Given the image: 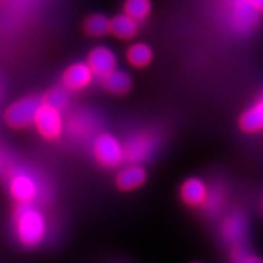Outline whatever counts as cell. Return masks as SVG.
Instances as JSON below:
<instances>
[{
    "mask_svg": "<svg viewBox=\"0 0 263 263\" xmlns=\"http://www.w3.org/2000/svg\"><path fill=\"white\" fill-rule=\"evenodd\" d=\"M240 127L246 133L263 130V98L240 117Z\"/></svg>",
    "mask_w": 263,
    "mask_h": 263,
    "instance_id": "cell-13",
    "label": "cell"
},
{
    "mask_svg": "<svg viewBox=\"0 0 263 263\" xmlns=\"http://www.w3.org/2000/svg\"><path fill=\"white\" fill-rule=\"evenodd\" d=\"M35 127L40 135L46 139H57L63 131V119L59 110L43 103L37 111Z\"/></svg>",
    "mask_w": 263,
    "mask_h": 263,
    "instance_id": "cell-5",
    "label": "cell"
},
{
    "mask_svg": "<svg viewBox=\"0 0 263 263\" xmlns=\"http://www.w3.org/2000/svg\"><path fill=\"white\" fill-rule=\"evenodd\" d=\"M150 0H126L124 13L133 17L134 20H143L150 13Z\"/></svg>",
    "mask_w": 263,
    "mask_h": 263,
    "instance_id": "cell-18",
    "label": "cell"
},
{
    "mask_svg": "<svg viewBox=\"0 0 263 263\" xmlns=\"http://www.w3.org/2000/svg\"><path fill=\"white\" fill-rule=\"evenodd\" d=\"M247 224L242 214L235 213L227 218L222 226V234L229 243L234 246L233 251H243L242 245L246 238Z\"/></svg>",
    "mask_w": 263,
    "mask_h": 263,
    "instance_id": "cell-8",
    "label": "cell"
},
{
    "mask_svg": "<svg viewBox=\"0 0 263 263\" xmlns=\"http://www.w3.org/2000/svg\"><path fill=\"white\" fill-rule=\"evenodd\" d=\"M180 195H182L184 203L190 204V206H198V204H203L206 202L209 191H207V186L203 180L198 179V178H191L183 183L180 189Z\"/></svg>",
    "mask_w": 263,
    "mask_h": 263,
    "instance_id": "cell-11",
    "label": "cell"
},
{
    "mask_svg": "<svg viewBox=\"0 0 263 263\" xmlns=\"http://www.w3.org/2000/svg\"><path fill=\"white\" fill-rule=\"evenodd\" d=\"M13 227L20 245L28 249L42 243L47 233L46 218L32 204H17L13 213Z\"/></svg>",
    "mask_w": 263,
    "mask_h": 263,
    "instance_id": "cell-1",
    "label": "cell"
},
{
    "mask_svg": "<svg viewBox=\"0 0 263 263\" xmlns=\"http://www.w3.org/2000/svg\"><path fill=\"white\" fill-rule=\"evenodd\" d=\"M93 154L102 166L117 167L126 160L124 146L110 134H103L97 138L93 143Z\"/></svg>",
    "mask_w": 263,
    "mask_h": 263,
    "instance_id": "cell-3",
    "label": "cell"
},
{
    "mask_svg": "<svg viewBox=\"0 0 263 263\" xmlns=\"http://www.w3.org/2000/svg\"><path fill=\"white\" fill-rule=\"evenodd\" d=\"M137 20L128 15H118L111 19V32L119 39H131L137 33Z\"/></svg>",
    "mask_w": 263,
    "mask_h": 263,
    "instance_id": "cell-15",
    "label": "cell"
},
{
    "mask_svg": "<svg viewBox=\"0 0 263 263\" xmlns=\"http://www.w3.org/2000/svg\"><path fill=\"white\" fill-rule=\"evenodd\" d=\"M43 106V100L37 97H24L13 102L4 114V120L11 128H26L35 123L37 111Z\"/></svg>",
    "mask_w": 263,
    "mask_h": 263,
    "instance_id": "cell-2",
    "label": "cell"
},
{
    "mask_svg": "<svg viewBox=\"0 0 263 263\" xmlns=\"http://www.w3.org/2000/svg\"><path fill=\"white\" fill-rule=\"evenodd\" d=\"M247 2L253 4L259 12H263V0H247Z\"/></svg>",
    "mask_w": 263,
    "mask_h": 263,
    "instance_id": "cell-21",
    "label": "cell"
},
{
    "mask_svg": "<svg viewBox=\"0 0 263 263\" xmlns=\"http://www.w3.org/2000/svg\"><path fill=\"white\" fill-rule=\"evenodd\" d=\"M87 64L92 70L93 75L104 78L108 73L112 72V71H115L117 57H115V53L108 47L100 46L91 51L90 55H88Z\"/></svg>",
    "mask_w": 263,
    "mask_h": 263,
    "instance_id": "cell-7",
    "label": "cell"
},
{
    "mask_svg": "<svg viewBox=\"0 0 263 263\" xmlns=\"http://www.w3.org/2000/svg\"><path fill=\"white\" fill-rule=\"evenodd\" d=\"M68 102H70V95L63 87L52 88V90L47 92L46 98L43 99V103L48 104V106L53 107V108H57L59 111L64 110Z\"/></svg>",
    "mask_w": 263,
    "mask_h": 263,
    "instance_id": "cell-19",
    "label": "cell"
},
{
    "mask_svg": "<svg viewBox=\"0 0 263 263\" xmlns=\"http://www.w3.org/2000/svg\"><path fill=\"white\" fill-rule=\"evenodd\" d=\"M239 263H263V259L258 255H247Z\"/></svg>",
    "mask_w": 263,
    "mask_h": 263,
    "instance_id": "cell-20",
    "label": "cell"
},
{
    "mask_svg": "<svg viewBox=\"0 0 263 263\" xmlns=\"http://www.w3.org/2000/svg\"><path fill=\"white\" fill-rule=\"evenodd\" d=\"M146 180V173L140 166L133 164L126 167L124 170L120 171L117 177V184L120 190H134L137 187L142 186Z\"/></svg>",
    "mask_w": 263,
    "mask_h": 263,
    "instance_id": "cell-12",
    "label": "cell"
},
{
    "mask_svg": "<svg viewBox=\"0 0 263 263\" xmlns=\"http://www.w3.org/2000/svg\"><path fill=\"white\" fill-rule=\"evenodd\" d=\"M84 30L92 36H103L106 33L111 32V19L100 13L91 15L84 23Z\"/></svg>",
    "mask_w": 263,
    "mask_h": 263,
    "instance_id": "cell-16",
    "label": "cell"
},
{
    "mask_svg": "<svg viewBox=\"0 0 263 263\" xmlns=\"http://www.w3.org/2000/svg\"><path fill=\"white\" fill-rule=\"evenodd\" d=\"M131 84L133 83H131L130 75L124 71L115 70L103 78L104 88L115 95H123V93L128 92Z\"/></svg>",
    "mask_w": 263,
    "mask_h": 263,
    "instance_id": "cell-14",
    "label": "cell"
},
{
    "mask_svg": "<svg viewBox=\"0 0 263 263\" xmlns=\"http://www.w3.org/2000/svg\"><path fill=\"white\" fill-rule=\"evenodd\" d=\"M259 11L247 0H238L233 11V23L240 32H249L259 22Z\"/></svg>",
    "mask_w": 263,
    "mask_h": 263,
    "instance_id": "cell-9",
    "label": "cell"
},
{
    "mask_svg": "<svg viewBox=\"0 0 263 263\" xmlns=\"http://www.w3.org/2000/svg\"><path fill=\"white\" fill-rule=\"evenodd\" d=\"M10 193L13 199L19 202V204H32L39 194V186L36 179L31 174L19 171L11 178Z\"/></svg>",
    "mask_w": 263,
    "mask_h": 263,
    "instance_id": "cell-4",
    "label": "cell"
},
{
    "mask_svg": "<svg viewBox=\"0 0 263 263\" xmlns=\"http://www.w3.org/2000/svg\"><path fill=\"white\" fill-rule=\"evenodd\" d=\"M92 70L87 63L72 64L64 71L63 84L68 90H82L92 80Z\"/></svg>",
    "mask_w": 263,
    "mask_h": 263,
    "instance_id": "cell-10",
    "label": "cell"
},
{
    "mask_svg": "<svg viewBox=\"0 0 263 263\" xmlns=\"http://www.w3.org/2000/svg\"><path fill=\"white\" fill-rule=\"evenodd\" d=\"M154 148H155V139L153 135L147 133L138 134L127 140L124 146L126 160L133 164L142 163L154 153Z\"/></svg>",
    "mask_w": 263,
    "mask_h": 263,
    "instance_id": "cell-6",
    "label": "cell"
},
{
    "mask_svg": "<svg viewBox=\"0 0 263 263\" xmlns=\"http://www.w3.org/2000/svg\"><path fill=\"white\" fill-rule=\"evenodd\" d=\"M127 59L133 66L144 67L153 59V51L147 44L137 43L131 46L127 52Z\"/></svg>",
    "mask_w": 263,
    "mask_h": 263,
    "instance_id": "cell-17",
    "label": "cell"
}]
</instances>
